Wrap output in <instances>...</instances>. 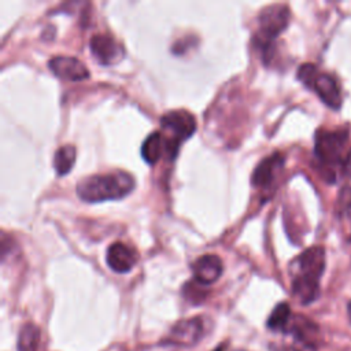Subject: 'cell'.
Instances as JSON below:
<instances>
[{"instance_id":"cell-1","label":"cell","mask_w":351,"mask_h":351,"mask_svg":"<svg viewBox=\"0 0 351 351\" xmlns=\"http://www.w3.org/2000/svg\"><path fill=\"white\" fill-rule=\"evenodd\" d=\"M134 188V178L123 170L104 174H93L82 178L77 184V195L81 200L97 203L117 200L129 195Z\"/></svg>"},{"instance_id":"cell-2","label":"cell","mask_w":351,"mask_h":351,"mask_svg":"<svg viewBox=\"0 0 351 351\" xmlns=\"http://www.w3.org/2000/svg\"><path fill=\"white\" fill-rule=\"evenodd\" d=\"M289 16V8L285 4H271L265 7L256 19V30L254 36L255 47L266 53L273 41L288 26Z\"/></svg>"},{"instance_id":"cell-3","label":"cell","mask_w":351,"mask_h":351,"mask_svg":"<svg viewBox=\"0 0 351 351\" xmlns=\"http://www.w3.org/2000/svg\"><path fill=\"white\" fill-rule=\"evenodd\" d=\"M160 128L166 140L167 155L173 159L181 143L195 133L196 119L186 110H171L160 117Z\"/></svg>"},{"instance_id":"cell-4","label":"cell","mask_w":351,"mask_h":351,"mask_svg":"<svg viewBox=\"0 0 351 351\" xmlns=\"http://www.w3.org/2000/svg\"><path fill=\"white\" fill-rule=\"evenodd\" d=\"M298 78L306 86L313 89L319 96V99L330 108L337 110L341 106L340 86L332 75L321 73L311 63H304L298 70Z\"/></svg>"},{"instance_id":"cell-5","label":"cell","mask_w":351,"mask_h":351,"mask_svg":"<svg viewBox=\"0 0 351 351\" xmlns=\"http://www.w3.org/2000/svg\"><path fill=\"white\" fill-rule=\"evenodd\" d=\"M325 269V250L313 245L304 250L292 262V282L304 285H319V278Z\"/></svg>"},{"instance_id":"cell-6","label":"cell","mask_w":351,"mask_h":351,"mask_svg":"<svg viewBox=\"0 0 351 351\" xmlns=\"http://www.w3.org/2000/svg\"><path fill=\"white\" fill-rule=\"evenodd\" d=\"M347 140H348L347 130H340V132L319 130L315 134V145H314V152L319 163L324 167H332L333 165L339 163L341 152L347 144Z\"/></svg>"},{"instance_id":"cell-7","label":"cell","mask_w":351,"mask_h":351,"mask_svg":"<svg viewBox=\"0 0 351 351\" xmlns=\"http://www.w3.org/2000/svg\"><path fill=\"white\" fill-rule=\"evenodd\" d=\"M89 49L95 59L103 66L115 64L123 56L122 45L107 33H97L92 36L89 40Z\"/></svg>"},{"instance_id":"cell-8","label":"cell","mask_w":351,"mask_h":351,"mask_svg":"<svg viewBox=\"0 0 351 351\" xmlns=\"http://www.w3.org/2000/svg\"><path fill=\"white\" fill-rule=\"evenodd\" d=\"M203 332H204V325L200 317L182 319L173 326L167 341L176 346L191 347V346H195L202 339Z\"/></svg>"},{"instance_id":"cell-9","label":"cell","mask_w":351,"mask_h":351,"mask_svg":"<svg viewBox=\"0 0 351 351\" xmlns=\"http://www.w3.org/2000/svg\"><path fill=\"white\" fill-rule=\"evenodd\" d=\"M48 67L52 74L66 81H82L90 74L86 66L74 56H55L49 59Z\"/></svg>"},{"instance_id":"cell-10","label":"cell","mask_w":351,"mask_h":351,"mask_svg":"<svg viewBox=\"0 0 351 351\" xmlns=\"http://www.w3.org/2000/svg\"><path fill=\"white\" fill-rule=\"evenodd\" d=\"M137 258H138L137 251L122 241L112 243L107 248V254H106L107 265L115 273L130 271L134 267Z\"/></svg>"},{"instance_id":"cell-11","label":"cell","mask_w":351,"mask_h":351,"mask_svg":"<svg viewBox=\"0 0 351 351\" xmlns=\"http://www.w3.org/2000/svg\"><path fill=\"white\" fill-rule=\"evenodd\" d=\"M193 278L200 285L215 282L222 274V261L218 255L206 254L199 256L192 265Z\"/></svg>"},{"instance_id":"cell-12","label":"cell","mask_w":351,"mask_h":351,"mask_svg":"<svg viewBox=\"0 0 351 351\" xmlns=\"http://www.w3.org/2000/svg\"><path fill=\"white\" fill-rule=\"evenodd\" d=\"M284 165V156L280 152H274L270 156L259 162L252 173V184L256 188H267L273 184L276 176Z\"/></svg>"},{"instance_id":"cell-13","label":"cell","mask_w":351,"mask_h":351,"mask_svg":"<svg viewBox=\"0 0 351 351\" xmlns=\"http://www.w3.org/2000/svg\"><path fill=\"white\" fill-rule=\"evenodd\" d=\"M163 155H167L166 140L162 132H152L141 145V156L148 165H155Z\"/></svg>"},{"instance_id":"cell-14","label":"cell","mask_w":351,"mask_h":351,"mask_svg":"<svg viewBox=\"0 0 351 351\" xmlns=\"http://www.w3.org/2000/svg\"><path fill=\"white\" fill-rule=\"evenodd\" d=\"M75 156H77V152H75L74 145L66 144V145L59 147L53 156V167L56 170V174L58 176L67 174L74 166Z\"/></svg>"},{"instance_id":"cell-15","label":"cell","mask_w":351,"mask_h":351,"mask_svg":"<svg viewBox=\"0 0 351 351\" xmlns=\"http://www.w3.org/2000/svg\"><path fill=\"white\" fill-rule=\"evenodd\" d=\"M40 343V329L34 324H26L19 330L18 351H37Z\"/></svg>"},{"instance_id":"cell-16","label":"cell","mask_w":351,"mask_h":351,"mask_svg":"<svg viewBox=\"0 0 351 351\" xmlns=\"http://www.w3.org/2000/svg\"><path fill=\"white\" fill-rule=\"evenodd\" d=\"M291 321V307L288 303H278L267 318V328L271 330H282L288 329Z\"/></svg>"},{"instance_id":"cell-17","label":"cell","mask_w":351,"mask_h":351,"mask_svg":"<svg viewBox=\"0 0 351 351\" xmlns=\"http://www.w3.org/2000/svg\"><path fill=\"white\" fill-rule=\"evenodd\" d=\"M287 330L292 332L299 340L308 341L315 332V325L313 322H310L308 319H306L304 317H296L292 321L291 328H288Z\"/></svg>"},{"instance_id":"cell-18","label":"cell","mask_w":351,"mask_h":351,"mask_svg":"<svg viewBox=\"0 0 351 351\" xmlns=\"http://www.w3.org/2000/svg\"><path fill=\"white\" fill-rule=\"evenodd\" d=\"M341 171L344 177L351 178V149L347 152L344 160H343V166H341Z\"/></svg>"},{"instance_id":"cell-19","label":"cell","mask_w":351,"mask_h":351,"mask_svg":"<svg viewBox=\"0 0 351 351\" xmlns=\"http://www.w3.org/2000/svg\"><path fill=\"white\" fill-rule=\"evenodd\" d=\"M347 311H348V317H350V321H351V302L347 306Z\"/></svg>"},{"instance_id":"cell-20","label":"cell","mask_w":351,"mask_h":351,"mask_svg":"<svg viewBox=\"0 0 351 351\" xmlns=\"http://www.w3.org/2000/svg\"><path fill=\"white\" fill-rule=\"evenodd\" d=\"M223 350H225V347H223V346H218L214 351H223Z\"/></svg>"}]
</instances>
